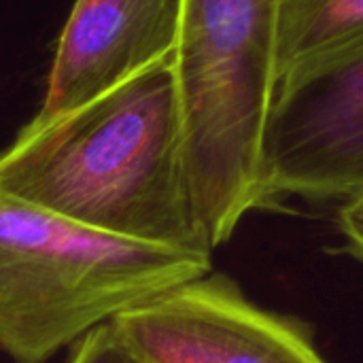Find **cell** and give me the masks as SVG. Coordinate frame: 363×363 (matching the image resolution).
Segmentation results:
<instances>
[{
	"mask_svg": "<svg viewBox=\"0 0 363 363\" xmlns=\"http://www.w3.org/2000/svg\"><path fill=\"white\" fill-rule=\"evenodd\" d=\"M172 57L0 153V194L89 230L213 255L194 215Z\"/></svg>",
	"mask_w": 363,
	"mask_h": 363,
	"instance_id": "cell-1",
	"label": "cell"
},
{
	"mask_svg": "<svg viewBox=\"0 0 363 363\" xmlns=\"http://www.w3.org/2000/svg\"><path fill=\"white\" fill-rule=\"evenodd\" d=\"M172 66L191 206L215 251L262 206V145L279 87V0H183Z\"/></svg>",
	"mask_w": 363,
	"mask_h": 363,
	"instance_id": "cell-2",
	"label": "cell"
},
{
	"mask_svg": "<svg viewBox=\"0 0 363 363\" xmlns=\"http://www.w3.org/2000/svg\"><path fill=\"white\" fill-rule=\"evenodd\" d=\"M208 272L211 255L102 234L0 194V351L15 363H45Z\"/></svg>",
	"mask_w": 363,
	"mask_h": 363,
	"instance_id": "cell-3",
	"label": "cell"
},
{
	"mask_svg": "<svg viewBox=\"0 0 363 363\" xmlns=\"http://www.w3.org/2000/svg\"><path fill=\"white\" fill-rule=\"evenodd\" d=\"M363 196V43L281 77L262 145V204Z\"/></svg>",
	"mask_w": 363,
	"mask_h": 363,
	"instance_id": "cell-4",
	"label": "cell"
},
{
	"mask_svg": "<svg viewBox=\"0 0 363 363\" xmlns=\"http://www.w3.org/2000/svg\"><path fill=\"white\" fill-rule=\"evenodd\" d=\"M111 323L145 363H325L302 328L257 308L221 274L183 283Z\"/></svg>",
	"mask_w": 363,
	"mask_h": 363,
	"instance_id": "cell-5",
	"label": "cell"
},
{
	"mask_svg": "<svg viewBox=\"0 0 363 363\" xmlns=\"http://www.w3.org/2000/svg\"><path fill=\"white\" fill-rule=\"evenodd\" d=\"M183 0H74L32 123L57 119L172 57Z\"/></svg>",
	"mask_w": 363,
	"mask_h": 363,
	"instance_id": "cell-6",
	"label": "cell"
},
{
	"mask_svg": "<svg viewBox=\"0 0 363 363\" xmlns=\"http://www.w3.org/2000/svg\"><path fill=\"white\" fill-rule=\"evenodd\" d=\"M363 43V0H279V81Z\"/></svg>",
	"mask_w": 363,
	"mask_h": 363,
	"instance_id": "cell-7",
	"label": "cell"
},
{
	"mask_svg": "<svg viewBox=\"0 0 363 363\" xmlns=\"http://www.w3.org/2000/svg\"><path fill=\"white\" fill-rule=\"evenodd\" d=\"M68 363H145L117 334L111 321L94 328L81 340Z\"/></svg>",
	"mask_w": 363,
	"mask_h": 363,
	"instance_id": "cell-8",
	"label": "cell"
},
{
	"mask_svg": "<svg viewBox=\"0 0 363 363\" xmlns=\"http://www.w3.org/2000/svg\"><path fill=\"white\" fill-rule=\"evenodd\" d=\"M340 228L353 253L363 259V196L345 202L340 211Z\"/></svg>",
	"mask_w": 363,
	"mask_h": 363,
	"instance_id": "cell-9",
	"label": "cell"
}]
</instances>
